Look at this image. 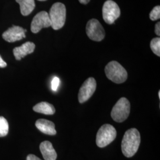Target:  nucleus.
<instances>
[{"mask_svg":"<svg viewBox=\"0 0 160 160\" xmlns=\"http://www.w3.org/2000/svg\"><path fill=\"white\" fill-rule=\"evenodd\" d=\"M150 47L156 55L160 56V38H155L151 40L150 43Z\"/></svg>","mask_w":160,"mask_h":160,"instance_id":"obj_17","label":"nucleus"},{"mask_svg":"<svg viewBox=\"0 0 160 160\" xmlns=\"http://www.w3.org/2000/svg\"><path fill=\"white\" fill-rule=\"evenodd\" d=\"M59 82H60V80L57 77H55L53 78V80L52 81V89L53 91L56 92L57 90L59 85Z\"/></svg>","mask_w":160,"mask_h":160,"instance_id":"obj_19","label":"nucleus"},{"mask_svg":"<svg viewBox=\"0 0 160 160\" xmlns=\"http://www.w3.org/2000/svg\"><path fill=\"white\" fill-rule=\"evenodd\" d=\"M27 160H42L33 154H29L27 157Z\"/></svg>","mask_w":160,"mask_h":160,"instance_id":"obj_21","label":"nucleus"},{"mask_svg":"<svg viewBox=\"0 0 160 160\" xmlns=\"http://www.w3.org/2000/svg\"><path fill=\"white\" fill-rule=\"evenodd\" d=\"M51 27L54 30L61 29L66 20V7L61 2L55 3L52 6L49 13Z\"/></svg>","mask_w":160,"mask_h":160,"instance_id":"obj_3","label":"nucleus"},{"mask_svg":"<svg viewBox=\"0 0 160 160\" xmlns=\"http://www.w3.org/2000/svg\"><path fill=\"white\" fill-rule=\"evenodd\" d=\"M149 18L151 20L155 21L160 18V7L156 6L149 14Z\"/></svg>","mask_w":160,"mask_h":160,"instance_id":"obj_18","label":"nucleus"},{"mask_svg":"<svg viewBox=\"0 0 160 160\" xmlns=\"http://www.w3.org/2000/svg\"><path fill=\"white\" fill-rule=\"evenodd\" d=\"M35 49V45L33 42H27L22 46L16 47L13 49V54L17 61L21 60L26 55L32 53Z\"/></svg>","mask_w":160,"mask_h":160,"instance_id":"obj_11","label":"nucleus"},{"mask_svg":"<svg viewBox=\"0 0 160 160\" xmlns=\"http://www.w3.org/2000/svg\"><path fill=\"white\" fill-rule=\"evenodd\" d=\"M117 132L113 126L109 124H104L97 132L96 142L100 148H104L112 142L116 137Z\"/></svg>","mask_w":160,"mask_h":160,"instance_id":"obj_4","label":"nucleus"},{"mask_svg":"<svg viewBox=\"0 0 160 160\" xmlns=\"http://www.w3.org/2000/svg\"><path fill=\"white\" fill-rule=\"evenodd\" d=\"M35 125L40 132L45 134L49 135H55L57 134L55 124L50 120L40 119L36 122Z\"/></svg>","mask_w":160,"mask_h":160,"instance_id":"obj_12","label":"nucleus"},{"mask_svg":"<svg viewBox=\"0 0 160 160\" xmlns=\"http://www.w3.org/2000/svg\"><path fill=\"white\" fill-rule=\"evenodd\" d=\"M86 33L92 40L100 42L105 37V31L102 25L96 19H92L86 26Z\"/></svg>","mask_w":160,"mask_h":160,"instance_id":"obj_7","label":"nucleus"},{"mask_svg":"<svg viewBox=\"0 0 160 160\" xmlns=\"http://www.w3.org/2000/svg\"><path fill=\"white\" fill-rule=\"evenodd\" d=\"M51 26V22L49 14L46 12H41L38 13L31 23V31L33 33L39 32L41 29Z\"/></svg>","mask_w":160,"mask_h":160,"instance_id":"obj_9","label":"nucleus"},{"mask_svg":"<svg viewBox=\"0 0 160 160\" xmlns=\"http://www.w3.org/2000/svg\"><path fill=\"white\" fill-rule=\"evenodd\" d=\"M130 109L131 105L129 100L125 97H122L113 108L111 116L115 122H122L128 118Z\"/></svg>","mask_w":160,"mask_h":160,"instance_id":"obj_5","label":"nucleus"},{"mask_svg":"<svg viewBox=\"0 0 160 160\" xmlns=\"http://www.w3.org/2000/svg\"><path fill=\"white\" fill-rule=\"evenodd\" d=\"M102 13L104 22L112 24L120 17V10L118 5L113 1L108 0L103 5Z\"/></svg>","mask_w":160,"mask_h":160,"instance_id":"obj_6","label":"nucleus"},{"mask_svg":"<svg viewBox=\"0 0 160 160\" xmlns=\"http://www.w3.org/2000/svg\"><path fill=\"white\" fill-rule=\"evenodd\" d=\"M96 81L92 77H90L84 81L78 92V100L80 103H84L91 98L96 91Z\"/></svg>","mask_w":160,"mask_h":160,"instance_id":"obj_8","label":"nucleus"},{"mask_svg":"<svg viewBox=\"0 0 160 160\" xmlns=\"http://www.w3.org/2000/svg\"><path fill=\"white\" fill-rule=\"evenodd\" d=\"M105 74L109 80L116 84L124 82L128 78V73L120 63L116 61L110 62L105 67Z\"/></svg>","mask_w":160,"mask_h":160,"instance_id":"obj_2","label":"nucleus"},{"mask_svg":"<svg viewBox=\"0 0 160 160\" xmlns=\"http://www.w3.org/2000/svg\"><path fill=\"white\" fill-rule=\"evenodd\" d=\"M7 67V63L2 59L0 55V68H5Z\"/></svg>","mask_w":160,"mask_h":160,"instance_id":"obj_22","label":"nucleus"},{"mask_svg":"<svg viewBox=\"0 0 160 160\" xmlns=\"http://www.w3.org/2000/svg\"><path fill=\"white\" fill-rule=\"evenodd\" d=\"M158 97H159V98H160V91L158 92Z\"/></svg>","mask_w":160,"mask_h":160,"instance_id":"obj_24","label":"nucleus"},{"mask_svg":"<svg viewBox=\"0 0 160 160\" xmlns=\"http://www.w3.org/2000/svg\"><path fill=\"white\" fill-rule=\"evenodd\" d=\"M27 30L24 29L22 27L12 26L2 34V38L8 42H14L18 40H22L26 38L25 33Z\"/></svg>","mask_w":160,"mask_h":160,"instance_id":"obj_10","label":"nucleus"},{"mask_svg":"<svg viewBox=\"0 0 160 160\" xmlns=\"http://www.w3.org/2000/svg\"><path fill=\"white\" fill-rule=\"evenodd\" d=\"M33 109L36 112L46 115H52L54 114L55 112L54 106L51 104L45 102L36 104Z\"/></svg>","mask_w":160,"mask_h":160,"instance_id":"obj_15","label":"nucleus"},{"mask_svg":"<svg viewBox=\"0 0 160 160\" xmlns=\"http://www.w3.org/2000/svg\"><path fill=\"white\" fill-rule=\"evenodd\" d=\"M9 126L8 123L6 119L0 116V137H4L8 133Z\"/></svg>","mask_w":160,"mask_h":160,"instance_id":"obj_16","label":"nucleus"},{"mask_svg":"<svg viewBox=\"0 0 160 160\" xmlns=\"http://www.w3.org/2000/svg\"><path fill=\"white\" fill-rule=\"evenodd\" d=\"M155 34H157L158 36H160V23L158 22L155 24Z\"/></svg>","mask_w":160,"mask_h":160,"instance_id":"obj_20","label":"nucleus"},{"mask_svg":"<svg viewBox=\"0 0 160 160\" xmlns=\"http://www.w3.org/2000/svg\"><path fill=\"white\" fill-rule=\"evenodd\" d=\"M141 143V136L135 128H132L125 132L122 141V153L127 158H131L137 153Z\"/></svg>","mask_w":160,"mask_h":160,"instance_id":"obj_1","label":"nucleus"},{"mask_svg":"<svg viewBox=\"0 0 160 160\" xmlns=\"http://www.w3.org/2000/svg\"><path fill=\"white\" fill-rule=\"evenodd\" d=\"M20 7V12L24 16H27L35 8L34 0H16Z\"/></svg>","mask_w":160,"mask_h":160,"instance_id":"obj_14","label":"nucleus"},{"mask_svg":"<svg viewBox=\"0 0 160 160\" xmlns=\"http://www.w3.org/2000/svg\"><path fill=\"white\" fill-rule=\"evenodd\" d=\"M80 1V3L83 4H88L90 0H78Z\"/></svg>","mask_w":160,"mask_h":160,"instance_id":"obj_23","label":"nucleus"},{"mask_svg":"<svg viewBox=\"0 0 160 160\" xmlns=\"http://www.w3.org/2000/svg\"><path fill=\"white\" fill-rule=\"evenodd\" d=\"M40 150L43 158L45 160H56L57 154L53 148L51 142L43 141L40 145Z\"/></svg>","mask_w":160,"mask_h":160,"instance_id":"obj_13","label":"nucleus"},{"mask_svg":"<svg viewBox=\"0 0 160 160\" xmlns=\"http://www.w3.org/2000/svg\"><path fill=\"white\" fill-rule=\"evenodd\" d=\"M38 1H46V0H38Z\"/></svg>","mask_w":160,"mask_h":160,"instance_id":"obj_25","label":"nucleus"}]
</instances>
